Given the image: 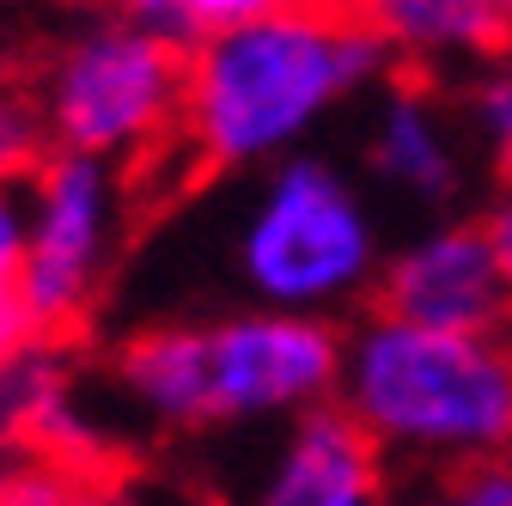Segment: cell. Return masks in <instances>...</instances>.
<instances>
[{
  "instance_id": "obj_1",
  "label": "cell",
  "mask_w": 512,
  "mask_h": 506,
  "mask_svg": "<svg viewBox=\"0 0 512 506\" xmlns=\"http://www.w3.org/2000/svg\"><path fill=\"white\" fill-rule=\"evenodd\" d=\"M384 68L342 0H287L189 49L177 141L220 177H250L305 153L330 116L384 86Z\"/></svg>"
},
{
  "instance_id": "obj_2",
  "label": "cell",
  "mask_w": 512,
  "mask_h": 506,
  "mask_svg": "<svg viewBox=\"0 0 512 506\" xmlns=\"http://www.w3.org/2000/svg\"><path fill=\"white\" fill-rule=\"evenodd\" d=\"M342 330L281 311L159 318L116 348V397L147 427H287L336 403Z\"/></svg>"
},
{
  "instance_id": "obj_3",
  "label": "cell",
  "mask_w": 512,
  "mask_h": 506,
  "mask_svg": "<svg viewBox=\"0 0 512 506\" xmlns=\"http://www.w3.org/2000/svg\"><path fill=\"white\" fill-rule=\"evenodd\" d=\"M372 196L324 153H287L250 171L220 214L214 263L250 311L336 324L372 299L384 269Z\"/></svg>"
},
{
  "instance_id": "obj_4",
  "label": "cell",
  "mask_w": 512,
  "mask_h": 506,
  "mask_svg": "<svg viewBox=\"0 0 512 506\" xmlns=\"http://www.w3.org/2000/svg\"><path fill=\"white\" fill-rule=\"evenodd\" d=\"M336 409L384 458L470 470L512 452V336H439L372 311L342 336Z\"/></svg>"
},
{
  "instance_id": "obj_5",
  "label": "cell",
  "mask_w": 512,
  "mask_h": 506,
  "mask_svg": "<svg viewBox=\"0 0 512 506\" xmlns=\"http://www.w3.org/2000/svg\"><path fill=\"white\" fill-rule=\"evenodd\" d=\"M183 68L189 55L128 19L86 25L49 61L37 86L49 153H74L98 165L147 159L177 135L183 116Z\"/></svg>"
},
{
  "instance_id": "obj_6",
  "label": "cell",
  "mask_w": 512,
  "mask_h": 506,
  "mask_svg": "<svg viewBox=\"0 0 512 506\" xmlns=\"http://www.w3.org/2000/svg\"><path fill=\"white\" fill-rule=\"evenodd\" d=\"M128 177L98 159L49 153L25 177V269L19 311L31 336L74 330L122 263Z\"/></svg>"
},
{
  "instance_id": "obj_7",
  "label": "cell",
  "mask_w": 512,
  "mask_h": 506,
  "mask_svg": "<svg viewBox=\"0 0 512 506\" xmlns=\"http://www.w3.org/2000/svg\"><path fill=\"white\" fill-rule=\"evenodd\" d=\"M378 311L439 336H512V293L476 220H439L384 250L372 287Z\"/></svg>"
},
{
  "instance_id": "obj_8",
  "label": "cell",
  "mask_w": 512,
  "mask_h": 506,
  "mask_svg": "<svg viewBox=\"0 0 512 506\" xmlns=\"http://www.w3.org/2000/svg\"><path fill=\"white\" fill-rule=\"evenodd\" d=\"M244 506H391V458L336 409L275 427Z\"/></svg>"
},
{
  "instance_id": "obj_9",
  "label": "cell",
  "mask_w": 512,
  "mask_h": 506,
  "mask_svg": "<svg viewBox=\"0 0 512 506\" xmlns=\"http://www.w3.org/2000/svg\"><path fill=\"white\" fill-rule=\"evenodd\" d=\"M360 153L372 183L421 208L458 202L470 183V141L458 129V110L421 80H391L366 98Z\"/></svg>"
},
{
  "instance_id": "obj_10",
  "label": "cell",
  "mask_w": 512,
  "mask_h": 506,
  "mask_svg": "<svg viewBox=\"0 0 512 506\" xmlns=\"http://www.w3.org/2000/svg\"><path fill=\"white\" fill-rule=\"evenodd\" d=\"M348 19L403 68H476L506 49L512 25L494 0H342Z\"/></svg>"
},
{
  "instance_id": "obj_11",
  "label": "cell",
  "mask_w": 512,
  "mask_h": 506,
  "mask_svg": "<svg viewBox=\"0 0 512 506\" xmlns=\"http://www.w3.org/2000/svg\"><path fill=\"white\" fill-rule=\"evenodd\" d=\"M452 110H458L464 141L512 183V43L494 49L488 61H476V68L464 74Z\"/></svg>"
},
{
  "instance_id": "obj_12",
  "label": "cell",
  "mask_w": 512,
  "mask_h": 506,
  "mask_svg": "<svg viewBox=\"0 0 512 506\" xmlns=\"http://www.w3.org/2000/svg\"><path fill=\"white\" fill-rule=\"evenodd\" d=\"M110 7H116V19L141 25V31H153V37H165L189 55L208 37L244 25V19H263V13L287 7V0H110Z\"/></svg>"
},
{
  "instance_id": "obj_13",
  "label": "cell",
  "mask_w": 512,
  "mask_h": 506,
  "mask_svg": "<svg viewBox=\"0 0 512 506\" xmlns=\"http://www.w3.org/2000/svg\"><path fill=\"white\" fill-rule=\"evenodd\" d=\"M19 269H25V183H0V354L37 342L19 311Z\"/></svg>"
},
{
  "instance_id": "obj_14",
  "label": "cell",
  "mask_w": 512,
  "mask_h": 506,
  "mask_svg": "<svg viewBox=\"0 0 512 506\" xmlns=\"http://www.w3.org/2000/svg\"><path fill=\"white\" fill-rule=\"evenodd\" d=\"M43 159H49V135H43L37 92L0 80V183H25Z\"/></svg>"
},
{
  "instance_id": "obj_15",
  "label": "cell",
  "mask_w": 512,
  "mask_h": 506,
  "mask_svg": "<svg viewBox=\"0 0 512 506\" xmlns=\"http://www.w3.org/2000/svg\"><path fill=\"white\" fill-rule=\"evenodd\" d=\"M427 506H512V458H488L470 470H445Z\"/></svg>"
},
{
  "instance_id": "obj_16",
  "label": "cell",
  "mask_w": 512,
  "mask_h": 506,
  "mask_svg": "<svg viewBox=\"0 0 512 506\" xmlns=\"http://www.w3.org/2000/svg\"><path fill=\"white\" fill-rule=\"evenodd\" d=\"M476 226H482L488 257H494V269H500V281H506V293H512V183L488 202V214H482Z\"/></svg>"
},
{
  "instance_id": "obj_17",
  "label": "cell",
  "mask_w": 512,
  "mask_h": 506,
  "mask_svg": "<svg viewBox=\"0 0 512 506\" xmlns=\"http://www.w3.org/2000/svg\"><path fill=\"white\" fill-rule=\"evenodd\" d=\"M0 506H68V500H49V488L37 482H13V488H0Z\"/></svg>"
},
{
  "instance_id": "obj_18",
  "label": "cell",
  "mask_w": 512,
  "mask_h": 506,
  "mask_svg": "<svg viewBox=\"0 0 512 506\" xmlns=\"http://www.w3.org/2000/svg\"><path fill=\"white\" fill-rule=\"evenodd\" d=\"M494 7H500V19H506V25H512V0H494Z\"/></svg>"
},
{
  "instance_id": "obj_19",
  "label": "cell",
  "mask_w": 512,
  "mask_h": 506,
  "mask_svg": "<svg viewBox=\"0 0 512 506\" xmlns=\"http://www.w3.org/2000/svg\"><path fill=\"white\" fill-rule=\"evenodd\" d=\"M0 360H7V354H0Z\"/></svg>"
}]
</instances>
